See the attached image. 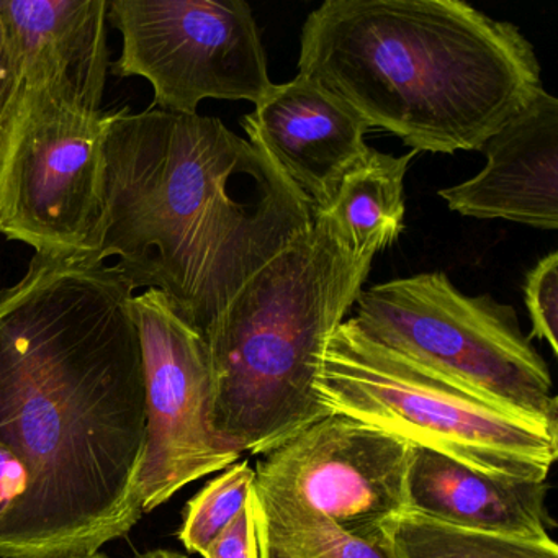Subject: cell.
Listing matches in <instances>:
<instances>
[{
	"mask_svg": "<svg viewBox=\"0 0 558 558\" xmlns=\"http://www.w3.org/2000/svg\"><path fill=\"white\" fill-rule=\"evenodd\" d=\"M133 292L116 266L41 254L0 290V442L25 476L0 519V558L96 554L142 519Z\"/></svg>",
	"mask_w": 558,
	"mask_h": 558,
	"instance_id": "1",
	"label": "cell"
},
{
	"mask_svg": "<svg viewBox=\"0 0 558 558\" xmlns=\"http://www.w3.org/2000/svg\"><path fill=\"white\" fill-rule=\"evenodd\" d=\"M106 217L94 264L119 257L202 336L274 257L313 227L303 195L215 117L109 113Z\"/></svg>",
	"mask_w": 558,
	"mask_h": 558,
	"instance_id": "2",
	"label": "cell"
},
{
	"mask_svg": "<svg viewBox=\"0 0 558 558\" xmlns=\"http://www.w3.org/2000/svg\"><path fill=\"white\" fill-rule=\"evenodd\" d=\"M299 74L413 151H480L542 89L515 25L460 0H326Z\"/></svg>",
	"mask_w": 558,
	"mask_h": 558,
	"instance_id": "3",
	"label": "cell"
},
{
	"mask_svg": "<svg viewBox=\"0 0 558 558\" xmlns=\"http://www.w3.org/2000/svg\"><path fill=\"white\" fill-rule=\"evenodd\" d=\"M374 257L336 241L322 215L274 257L205 331L211 427L238 452L266 456L328 416L316 391L329 336L364 289Z\"/></svg>",
	"mask_w": 558,
	"mask_h": 558,
	"instance_id": "4",
	"label": "cell"
},
{
	"mask_svg": "<svg viewBox=\"0 0 558 558\" xmlns=\"http://www.w3.org/2000/svg\"><path fill=\"white\" fill-rule=\"evenodd\" d=\"M316 391L329 414L488 475L547 482L557 460L558 430L433 374L365 335L352 318L329 336Z\"/></svg>",
	"mask_w": 558,
	"mask_h": 558,
	"instance_id": "5",
	"label": "cell"
},
{
	"mask_svg": "<svg viewBox=\"0 0 558 558\" xmlns=\"http://www.w3.org/2000/svg\"><path fill=\"white\" fill-rule=\"evenodd\" d=\"M355 303L352 319L375 341L502 410L558 430L550 371L522 335L512 306L465 295L444 272L377 283Z\"/></svg>",
	"mask_w": 558,
	"mask_h": 558,
	"instance_id": "6",
	"label": "cell"
},
{
	"mask_svg": "<svg viewBox=\"0 0 558 558\" xmlns=\"http://www.w3.org/2000/svg\"><path fill=\"white\" fill-rule=\"evenodd\" d=\"M109 113L22 84L0 130V233L8 240L94 264L106 217Z\"/></svg>",
	"mask_w": 558,
	"mask_h": 558,
	"instance_id": "7",
	"label": "cell"
},
{
	"mask_svg": "<svg viewBox=\"0 0 558 558\" xmlns=\"http://www.w3.org/2000/svg\"><path fill=\"white\" fill-rule=\"evenodd\" d=\"M122 34L117 77H143L153 109L195 116L205 99L257 104L272 89L266 50L243 0H109Z\"/></svg>",
	"mask_w": 558,
	"mask_h": 558,
	"instance_id": "8",
	"label": "cell"
},
{
	"mask_svg": "<svg viewBox=\"0 0 558 558\" xmlns=\"http://www.w3.org/2000/svg\"><path fill=\"white\" fill-rule=\"evenodd\" d=\"M132 316L142 344L146 391L145 450L136 492L143 514H148L189 483L233 465L243 453L211 427L204 336L159 290L133 295Z\"/></svg>",
	"mask_w": 558,
	"mask_h": 558,
	"instance_id": "9",
	"label": "cell"
},
{
	"mask_svg": "<svg viewBox=\"0 0 558 558\" xmlns=\"http://www.w3.org/2000/svg\"><path fill=\"white\" fill-rule=\"evenodd\" d=\"M411 450L371 424L328 414L263 456L254 489L316 512L345 534L381 541L385 525L407 512Z\"/></svg>",
	"mask_w": 558,
	"mask_h": 558,
	"instance_id": "10",
	"label": "cell"
},
{
	"mask_svg": "<svg viewBox=\"0 0 558 558\" xmlns=\"http://www.w3.org/2000/svg\"><path fill=\"white\" fill-rule=\"evenodd\" d=\"M250 143L303 195L313 217L331 205L342 179L364 161L367 123L296 74L241 120Z\"/></svg>",
	"mask_w": 558,
	"mask_h": 558,
	"instance_id": "11",
	"label": "cell"
},
{
	"mask_svg": "<svg viewBox=\"0 0 558 558\" xmlns=\"http://www.w3.org/2000/svg\"><path fill=\"white\" fill-rule=\"evenodd\" d=\"M480 151L486 166L439 191L450 210L537 230L558 228V99L541 89Z\"/></svg>",
	"mask_w": 558,
	"mask_h": 558,
	"instance_id": "12",
	"label": "cell"
},
{
	"mask_svg": "<svg viewBox=\"0 0 558 558\" xmlns=\"http://www.w3.org/2000/svg\"><path fill=\"white\" fill-rule=\"evenodd\" d=\"M109 0H0L22 84L102 112L110 71Z\"/></svg>",
	"mask_w": 558,
	"mask_h": 558,
	"instance_id": "13",
	"label": "cell"
},
{
	"mask_svg": "<svg viewBox=\"0 0 558 558\" xmlns=\"http://www.w3.org/2000/svg\"><path fill=\"white\" fill-rule=\"evenodd\" d=\"M547 482L502 478L434 450L413 447L408 465L407 512L469 531L529 541L548 534Z\"/></svg>",
	"mask_w": 558,
	"mask_h": 558,
	"instance_id": "14",
	"label": "cell"
},
{
	"mask_svg": "<svg viewBox=\"0 0 558 558\" xmlns=\"http://www.w3.org/2000/svg\"><path fill=\"white\" fill-rule=\"evenodd\" d=\"M416 151L404 156L371 149L339 185L326 218L336 241L352 256L375 257L404 228V175Z\"/></svg>",
	"mask_w": 558,
	"mask_h": 558,
	"instance_id": "15",
	"label": "cell"
},
{
	"mask_svg": "<svg viewBox=\"0 0 558 558\" xmlns=\"http://www.w3.org/2000/svg\"><path fill=\"white\" fill-rule=\"evenodd\" d=\"M391 558H558L557 542L469 531L403 512L385 525Z\"/></svg>",
	"mask_w": 558,
	"mask_h": 558,
	"instance_id": "16",
	"label": "cell"
},
{
	"mask_svg": "<svg viewBox=\"0 0 558 558\" xmlns=\"http://www.w3.org/2000/svg\"><path fill=\"white\" fill-rule=\"evenodd\" d=\"M256 524L259 558H391L381 541L354 537L316 512L257 495Z\"/></svg>",
	"mask_w": 558,
	"mask_h": 558,
	"instance_id": "17",
	"label": "cell"
},
{
	"mask_svg": "<svg viewBox=\"0 0 558 558\" xmlns=\"http://www.w3.org/2000/svg\"><path fill=\"white\" fill-rule=\"evenodd\" d=\"M256 485V470L247 460L233 463L189 501L179 538L192 554L205 548L243 511Z\"/></svg>",
	"mask_w": 558,
	"mask_h": 558,
	"instance_id": "18",
	"label": "cell"
},
{
	"mask_svg": "<svg viewBox=\"0 0 558 558\" xmlns=\"http://www.w3.org/2000/svg\"><path fill=\"white\" fill-rule=\"evenodd\" d=\"M524 300L532 323V338L542 339L558 354V253H550L538 260L527 274Z\"/></svg>",
	"mask_w": 558,
	"mask_h": 558,
	"instance_id": "19",
	"label": "cell"
},
{
	"mask_svg": "<svg viewBox=\"0 0 558 558\" xmlns=\"http://www.w3.org/2000/svg\"><path fill=\"white\" fill-rule=\"evenodd\" d=\"M204 558H259L256 524V492L251 493L243 511L205 548Z\"/></svg>",
	"mask_w": 558,
	"mask_h": 558,
	"instance_id": "20",
	"label": "cell"
},
{
	"mask_svg": "<svg viewBox=\"0 0 558 558\" xmlns=\"http://www.w3.org/2000/svg\"><path fill=\"white\" fill-rule=\"evenodd\" d=\"M21 86V64L8 25L0 15V130L12 112Z\"/></svg>",
	"mask_w": 558,
	"mask_h": 558,
	"instance_id": "21",
	"label": "cell"
},
{
	"mask_svg": "<svg viewBox=\"0 0 558 558\" xmlns=\"http://www.w3.org/2000/svg\"><path fill=\"white\" fill-rule=\"evenodd\" d=\"M24 470L0 442V519L4 518L11 502L24 492Z\"/></svg>",
	"mask_w": 558,
	"mask_h": 558,
	"instance_id": "22",
	"label": "cell"
},
{
	"mask_svg": "<svg viewBox=\"0 0 558 558\" xmlns=\"http://www.w3.org/2000/svg\"><path fill=\"white\" fill-rule=\"evenodd\" d=\"M135 558H189L181 551L168 550V548H156V550H148L145 554L136 555Z\"/></svg>",
	"mask_w": 558,
	"mask_h": 558,
	"instance_id": "23",
	"label": "cell"
},
{
	"mask_svg": "<svg viewBox=\"0 0 558 558\" xmlns=\"http://www.w3.org/2000/svg\"><path fill=\"white\" fill-rule=\"evenodd\" d=\"M68 558H110V557H107V555L99 554V551H96V554L83 555V557H68Z\"/></svg>",
	"mask_w": 558,
	"mask_h": 558,
	"instance_id": "24",
	"label": "cell"
}]
</instances>
